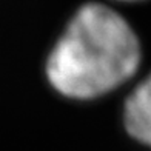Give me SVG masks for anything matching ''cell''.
<instances>
[{"label":"cell","mask_w":151,"mask_h":151,"mask_svg":"<svg viewBox=\"0 0 151 151\" xmlns=\"http://www.w3.org/2000/svg\"><path fill=\"white\" fill-rule=\"evenodd\" d=\"M140 43L129 23L102 3L80 6L48 57L46 76L62 94L90 99L136 73Z\"/></svg>","instance_id":"cell-1"},{"label":"cell","mask_w":151,"mask_h":151,"mask_svg":"<svg viewBox=\"0 0 151 151\" xmlns=\"http://www.w3.org/2000/svg\"><path fill=\"white\" fill-rule=\"evenodd\" d=\"M123 123L136 140L151 148V74L127 97L123 106Z\"/></svg>","instance_id":"cell-2"}]
</instances>
